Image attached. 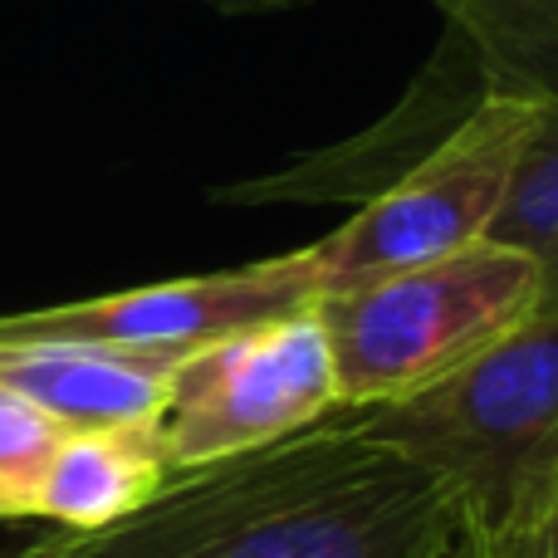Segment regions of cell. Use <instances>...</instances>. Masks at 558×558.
Here are the masks:
<instances>
[{"label": "cell", "mask_w": 558, "mask_h": 558, "mask_svg": "<svg viewBox=\"0 0 558 558\" xmlns=\"http://www.w3.org/2000/svg\"><path fill=\"white\" fill-rule=\"evenodd\" d=\"M59 441H64V426L54 416L0 387V524L35 520V490Z\"/></svg>", "instance_id": "obj_11"}, {"label": "cell", "mask_w": 558, "mask_h": 558, "mask_svg": "<svg viewBox=\"0 0 558 558\" xmlns=\"http://www.w3.org/2000/svg\"><path fill=\"white\" fill-rule=\"evenodd\" d=\"M446 45L481 69V94L558 98V0H432Z\"/></svg>", "instance_id": "obj_9"}, {"label": "cell", "mask_w": 558, "mask_h": 558, "mask_svg": "<svg viewBox=\"0 0 558 558\" xmlns=\"http://www.w3.org/2000/svg\"><path fill=\"white\" fill-rule=\"evenodd\" d=\"M530 128L534 98L485 94L471 104L426 153L392 167L353 221L304 245L318 294L416 270L485 241Z\"/></svg>", "instance_id": "obj_4"}, {"label": "cell", "mask_w": 558, "mask_h": 558, "mask_svg": "<svg viewBox=\"0 0 558 558\" xmlns=\"http://www.w3.org/2000/svg\"><path fill=\"white\" fill-rule=\"evenodd\" d=\"M328 412H338L333 357L308 304L186 353L167 377L157 441L172 471H192L304 432Z\"/></svg>", "instance_id": "obj_5"}, {"label": "cell", "mask_w": 558, "mask_h": 558, "mask_svg": "<svg viewBox=\"0 0 558 558\" xmlns=\"http://www.w3.org/2000/svg\"><path fill=\"white\" fill-rule=\"evenodd\" d=\"M172 465L162 456L157 426H104L64 432L35 490V520L64 534H98L137 514L167 485Z\"/></svg>", "instance_id": "obj_8"}, {"label": "cell", "mask_w": 558, "mask_h": 558, "mask_svg": "<svg viewBox=\"0 0 558 558\" xmlns=\"http://www.w3.org/2000/svg\"><path fill=\"white\" fill-rule=\"evenodd\" d=\"M451 558H471V549H465V539H461V544H456V554H451Z\"/></svg>", "instance_id": "obj_14"}, {"label": "cell", "mask_w": 558, "mask_h": 558, "mask_svg": "<svg viewBox=\"0 0 558 558\" xmlns=\"http://www.w3.org/2000/svg\"><path fill=\"white\" fill-rule=\"evenodd\" d=\"M539 270L500 241L318 294L338 407H392L432 392L539 314Z\"/></svg>", "instance_id": "obj_2"}, {"label": "cell", "mask_w": 558, "mask_h": 558, "mask_svg": "<svg viewBox=\"0 0 558 558\" xmlns=\"http://www.w3.org/2000/svg\"><path fill=\"white\" fill-rule=\"evenodd\" d=\"M206 5H221V10H284V5H299V0H206Z\"/></svg>", "instance_id": "obj_13"}, {"label": "cell", "mask_w": 558, "mask_h": 558, "mask_svg": "<svg viewBox=\"0 0 558 558\" xmlns=\"http://www.w3.org/2000/svg\"><path fill=\"white\" fill-rule=\"evenodd\" d=\"M451 490L357 407L270 446L172 471L137 514L29 558H451Z\"/></svg>", "instance_id": "obj_1"}, {"label": "cell", "mask_w": 558, "mask_h": 558, "mask_svg": "<svg viewBox=\"0 0 558 558\" xmlns=\"http://www.w3.org/2000/svg\"><path fill=\"white\" fill-rule=\"evenodd\" d=\"M318 299L304 251L275 255L241 270H216L167 284L118 289V294L78 299V304L0 314V343H88L118 353L186 357L235 328L294 314Z\"/></svg>", "instance_id": "obj_6"}, {"label": "cell", "mask_w": 558, "mask_h": 558, "mask_svg": "<svg viewBox=\"0 0 558 558\" xmlns=\"http://www.w3.org/2000/svg\"><path fill=\"white\" fill-rule=\"evenodd\" d=\"M177 363L182 357L88 343H0V387L35 402L64 432L157 426Z\"/></svg>", "instance_id": "obj_7"}, {"label": "cell", "mask_w": 558, "mask_h": 558, "mask_svg": "<svg viewBox=\"0 0 558 558\" xmlns=\"http://www.w3.org/2000/svg\"><path fill=\"white\" fill-rule=\"evenodd\" d=\"M357 412L451 490L471 539L558 446V308L534 314L432 392Z\"/></svg>", "instance_id": "obj_3"}, {"label": "cell", "mask_w": 558, "mask_h": 558, "mask_svg": "<svg viewBox=\"0 0 558 558\" xmlns=\"http://www.w3.org/2000/svg\"><path fill=\"white\" fill-rule=\"evenodd\" d=\"M471 558H558V446L520 481L505 510L465 539Z\"/></svg>", "instance_id": "obj_12"}, {"label": "cell", "mask_w": 558, "mask_h": 558, "mask_svg": "<svg viewBox=\"0 0 558 558\" xmlns=\"http://www.w3.org/2000/svg\"><path fill=\"white\" fill-rule=\"evenodd\" d=\"M485 241L530 255L539 270V314L558 308V98H534V128L520 147L514 177Z\"/></svg>", "instance_id": "obj_10"}]
</instances>
